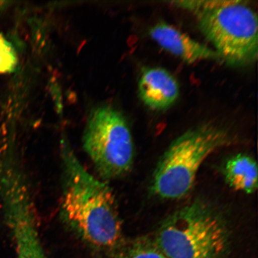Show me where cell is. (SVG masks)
<instances>
[{
	"instance_id": "30bf717a",
	"label": "cell",
	"mask_w": 258,
	"mask_h": 258,
	"mask_svg": "<svg viewBox=\"0 0 258 258\" xmlns=\"http://www.w3.org/2000/svg\"><path fill=\"white\" fill-rule=\"evenodd\" d=\"M119 258H167L154 239L142 237L122 243L117 249Z\"/></svg>"
},
{
	"instance_id": "ba28073f",
	"label": "cell",
	"mask_w": 258,
	"mask_h": 258,
	"mask_svg": "<svg viewBox=\"0 0 258 258\" xmlns=\"http://www.w3.org/2000/svg\"><path fill=\"white\" fill-rule=\"evenodd\" d=\"M226 181L237 191L251 194L257 188V166L256 161L249 155L237 154L225 164Z\"/></svg>"
},
{
	"instance_id": "52a82bcc",
	"label": "cell",
	"mask_w": 258,
	"mask_h": 258,
	"mask_svg": "<svg viewBox=\"0 0 258 258\" xmlns=\"http://www.w3.org/2000/svg\"><path fill=\"white\" fill-rule=\"evenodd\" d=\"M138 86L142 101L153 110L169 108L179 96V84L175 77L160 67L144 69Z\"/></svg>"
},
{
	"instance_id": "9c48e42d",
	"label": "cell",
	"mask_w": 258,
	"mask_h": 258,
	"mask_svg": "<svg viewBox=\"0 0 258 258\" xmlns=\"http://www.w3.org/2000/svg\"><path fill=\"white\" fill-rule=\"evenodd\" d=\"M18 258H46L42 248L35 219L23 218L13 224Z\"/></svg>"
},
{
	"instance_id": "5b68a950",
	"label": "cell",
	"mask_w": 258,
	"mask_h": 258,
	"mask_svg": "<svg viewBox=\"0 0 258 258\" xmlns=\"http://www.w3.org/2000/svg\"><path fill=\"white\" fill-rule=\"evenodd\" d=\"M83 146L103 178H118L133 165L130 129L123 116L114 109L103 107L93 111L84 133Z\"/></svg>"
},
{
	"instance_id": "6da1fadb",
	"label": "cell",
	"mask_w": 258,
	"mask_h": 258,
	"mask_svg": "<svg viewBox=\"0 0 258 258\" xmlns=\"http://www.w3.org/2000/svg\"><path fill=\"white\" fill-rule=\"evenodd\" d=\"M63 169L60 215L71 230L92 246L117 249L122 243V222L109 187L80 163L66 141L60 144Z\"/></svg>"
},
{
	"instance_id": "8fae6325",
	"label": "cell",
	"mask_w": 258,
	"mask_h": 258,
	"mask_svg": "<svg viewBox=\"0 0 258 258\" xmlns=\"http://www.w3.org/2000/svg\"><path fill=\"white\" fill-rule=\"evenodd\" d=\"M18 64V57L12 44L0 33V74L14 72Z\"/></svg>"
},
{
	"instance_id": "7a4b0ae2",
	"label": "cell",
	"mask_w": 258,
	"mask_h": 258,
	"mask_svg": "<svg viewBox=\"0 0 258 258\" xmlns=\"http://www.w3.org/2000/svg\"><path fill=\"white\" fill-rule=\"evenodd\" d=\"M196 16L203 34L215 48L222 61L248 66L257 57V18L241 1L173 2Z\"/></svg>"
},
{
	"instance_id": "277c9868",
	"label": "cell",
	"mask_w": 258,
	"mask_h": 258,
	"mask_svg": "<svg viewBox=\"0 0 258 258\" xmlns=\"http://www.w3.org/2000/svg\"><path fill=\"white\" fill-rule=\"evenodd\" d=\"M228 132L206 123L190 129L171 144L155 170L151 189L164 199H177L191 191L202 163L215 151L230 144Z\"/></svg>"
},
{
	"instance_id": "8992f818",
	"label": "cell",
	"mask_w": 258,
	"mask_h": 258,
	"mask_svg": "<svg viewBox=\"0 0 258 258\" xmlns=\"http://www.w3.org/2000/svg\"><path fill=\"white\" fill-rule=\"evenodd\" d=\"M150 35L163 49L186 63L205 60L222 61L215 50L192 39L166 22H160L154 25L150 29Z\"/></svg>"
},
{
	"instance_id": "3957f363",
	"label": "cell",
	"mask_w": 258,
	"mask_h": 258,
	"mask_svg": "<svg viewBox=\"0 0 258 258\" xmlns=\"http://www.w3.org/2000/svg\"><path fill=\"white\" fill-rule=\"evenodd\" d=\"M154 240L167 258H219L228 248L230 233L218 212L195 201L170 215Z\"/></svg>"
},
{
	"instance_id": "7c38bea8",
	"label": "cell",
	"mask_w": 258,
	"mask_h": 258,
	"mask_svg": "<svg viewBox=\"0 0 258 258\" xmlns=\"http://www.w3.org/2000/svg\"><path fill=\"white\" fill-rule=\"evenodd\" d=\"M11 2L6 1H0V11L8 7Z\"/></svg>"
}]
</instances>
